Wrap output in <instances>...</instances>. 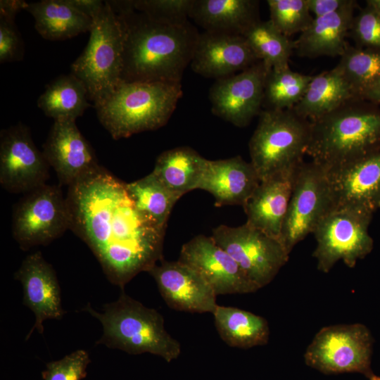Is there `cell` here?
Returning a JSON list of instances; mask_svg holds the SVG:
<instances>
[{"label": "cell", "instance_id": "cell-16", "mask_svg": "<svg viewBox=\"0 0 380 380\" xmlns=\"http://www.w3.org/2000/svg\"><path fill=\"white\" fill-rule=\"evenodd\" d=\"M147 272L154 279L160 294L172 310L191 313H212L217 303L210 284L184 263L163 258Z\"/></svg>", "mask_w": 380, "mask_h": 380}, {"label": "cell", "instance_id": "cell-1", "mask_svg": "<svg viewBox=\"0 0 380 380\" xmlns=\"http://www.w3.org/2000/svg\"><path fill=\"white\" fill-rule=\"evenodd\" d=\"M68 187L69 229L89 246L110 283L124 289L163 259L165 231L137 211L125 182L101 165Z\"/></svg>", "mask_w": 380, "mask_h": 380}, {"label": "cell", "instance_id": "cell-34", "mask_svg": "<svg viewBox=\"0 0 380 380\" xmlns=\"http://www.w3.org/2000/svg\"><path fill=\"white\" fill-rule=\"evenodd\" d=\"M267 4L270 20L288 37L305 31L314 18L306 0H268Z\"/></svg>", "mask_w": 380, "mask_h": 380}, {"label": "cell", "instance_id": "cell-9", "mask_svg": "<svg viewBox=\"0 0 380 380\" xmlns=\"http://www.w3.org/2000/svg\"><path fill=\"white\" fill-rule=\"evenodd\" d=\"M70 229V213L60 185L45 184L24 194L14 207L12 232L23 251L46 246Z\"/></svg>", "mask_w": 380, "mask_h": 380}, {"label": "cell", "instance_id": "cell-38", "mask_svg": "<svg viewBox=\"0 0 380 380\" xmlns=\"http://www.w3.org/2000/svg\"><path fill=\"white\" fill-rule=\"evenodd\" d=\"M23 42L14 18L0 15V63L21 60Z\"/></svg>", "mask_w": 380, "mask_h": 380}, {"label": "cell", "instance_id": "cell-43", "mask_svg": "<svg viewBox=\"0 0 380 380\" xmlns=\"http://www.w3.org/2000/svg\"><path fill=\"white\" fill-rule=\"evenodd\" d=\"M370 380H380V377L379 376H375L374 374H370L369 376Z\"/></svg>", "mask_w": 380, "mask_h": 380}, {"label": "cell", "instance_id": "cell-21", "mask_svg": "<svg viewBox=\"0 0 380 380\" xmlns=\"http://www.w3.org/2000/svg\"><path fill=\"white\" fill-rule=\"evenodd\" d=\"M298 166L261 181L243 206L246 223L279 241Z\"/></svg>", "mask_w": 380, "mask_h": 380}, {"label": "cell", "instance_id": "cell-36", "mask_svg": "<svg viewBox=\"0 0 380 380\" xmlns=\"http://www.w3.org/2000/svg\"><path fill=\"white\" fill-rule=\"evenodd\" d=\"M349 33L356 46L380 51V11L367 5L354 16Z\"/></svg>", "mask_w": 380, "mask_h": 380}, {"label": "cell", "instance_id": "cell-26", "mask_svg": "<svg viewBox=\"0 0 380 380\" xmlns=\"http://www.w3.org/2000/svg\"><path fill=\"white\" fill-rule=\"evenodd\" d=\"M25 10L34 18V27L44 39L65 40L90 32L93 20L73 7L68 0L27 3Z\"/></svg>", "mask_w": 380, "mask_h": 380}, {"label": "cell", "instance_id": "cell-3", "mask_svg": "<svg viewBox=\"0 0 380 380\" xmlns=\"http://www.w3.org/2000/svg\"><path fill=\"white\" fill-rule=\"evenodd\" d=\"M310 122L306 154L325 170L380 150V108L374 103L353 99Z\"/></svg>", "mask_w": 380, "mask_h": 380}, {"label": "cell", "instance_id": "cell-23", "mask_svg": "<svg viewBox=\"0 0 380 380\" xmlns=\"http://www.w3.org/2000/svg\"><path fill=\"white\" fill-rule=\"evenodd\" d=\"M356 1L341 10L314 17L308 28L294 42V51L300 57L341 56L348 46Z\"/></svg>", "mask_w": 380, "mask_h": 380}, {"label": "cell", "instance_id": "cell-32", "mask_svg": "<svg viewBox=\"0 0 380 380\" xmlns=\"http://www.w3.org/2000/svg\"><path fill=\"white\" fill-rule=\"evenodd\" d=\"M242 36L258 59L262 61L269 69L289 66L294 51V42L282 34L270 20H258Z\"/></svg>", "mask_w": 380, "mask_h": 380}, {"label": "cell", "instance_id": "cell-4", "mask_svg": "<svg viewBox=\"0 0 380 380\" xmlns=\"http://www.w3.org/2000/svg\"><path fill=\"white\" fill-rule=\"evenodd\" d=\"M103 326V335L96 344L119 349L131 355L148 353L167 362L178 358L179 342L165 329L163 315L127 295L121 289L118 298L97 312L88 303L82 309Z\"/></svg>", "mask_w": 380, "mask_h": 380}, {"label": "cell", "instance_id": "cell-19", "mask_svg": "<svg viewBox=\"0 0 380 380\" xmlns=\"http://www.w3.org/2000/svg\"><path fill=\"white\" fill-rule=\"evenodd\" d=\"M258 61L242 35L205 31L199 33L190 65L194 72L217 80Z\"/></svg>", "mask_w": 380, "mask_h": 380}, {"label": "cell", "instance_id": "cell-29", "mask_svg": "<svg viewBox=\"0 0 380 380\" xmlns=\"http://www.w3.org/2000/svg\"><path fill=\"white\" fill-rule=\"evenodd\" d=\"M84 84L73 74L49 83L37 99L38 107L54 121H75L90 106Z\"/></svg>", "mask_w": 380, "mask_h": 380}, {"label": "cell", "instance_id": "cell-20", "mask_svg": "<svg viewBox=\"0 0 380 380\" xmlns=\"http://www.w3.org/2000/svg\"><path fill=\"white\" fill-rule=\"evenodd\" d=\"M14 278L23 289V304L35 315L34 326L27 335V340L34 329L43 334V322L46 319H61L65 315L61 306V289L56 272L38 251L28 255L22 262Z\"/></svg>", "mask_w": 380, "mask_h": 380}, {"label": "cell", "instance_id": "cell-39", "mask_svg": "<svg viewBox=\"0 0 380 380\" xmlns=\"http://www.w3.org/2000/svg\"><path fill=\"white\" fill-rule=\"evenodd\" d=\"M313 17H320L337 12L351 4L354 0H306Z\"/></svg>", "mask_w": 380, "mask_h": 380}, {"label": "cell", "instance_id": "cell-25", "mask_svg": "<svg viewBox=\"0 0 380 380\" xmlns=\"http://www.w3.org/2000/svg\"><path fill=\"white\" fill-rule=\"evenodd\" d=\"M207 160L191 147H176L158 156L151 173L181 198L189 191L198 189Z\"/></svg>", "mask_w": 380, "mask_h": 380}, {"label": "cell", "instance_id": "cell-22", "mask_svg": "<svg viewBox=\"0 0 380 380\" xmlns=\"http://www.w3.org/2000/svg\"><path fill=\"white\" fill-rule=\"evenodd\" d=\"M260 180L251 162L240 156L222 160H207L198 189L215 198V205H241L251 198Z\"/></svg>", "mask_w": 380, "mask_h": 380}, {"label": "cell", "instance_id": "cell-14", "mask_svg": "<svg viewBox=\"0 0 380 380\" xmlns=\"http://www.w3.org/2000/svg\"><path fill=\"white\" fill-rule=\"evenodd\" d=\"M269 69L259 61L240 72L217 80L210 89L211 110L238 127H244L261 113Z\"/></svg>", "mask_w": 380, "mask_h": 380}, {"label": "cell", "instance_id": "cell-37", "mask_svg": "<svg viewBox=\"0 0 380 380\" xmlns=\"http://www.w3.org/2000/svg\"><path fill=\"white\" fill-rule=\"evenodd\" d=\"M91 360L84 350H75L63 358L46 365L42 372L44 380H82L87 376V368Z\"/></svg>", "mask_w": 380, "mask_h": 380}, {"label": "cell", "instance_id": "cell-15", "mask_svg": "<svg viewBox=\"0 0 380 380\" xmlns=\"http://www.w3.org/2000/svg\"><path fill=\"white\" fill-rule=\"evenodd\" d=\"M178 260L196 271L217 296L249 293L259 290L211 236L198 234L183 244Z\"/></svg>", "mask_w": 380, "mask_h": 380}, {"label": "cell", "instance_id": "cell-40", "mask_svg": "<svg viewBox=\"0 0 380 380\" xmlns=\"http://www.w3.org/2000/svg\"><path fill=\"white\" fill-rule=\"evenodd\" d=\"M77 11L93 18L101 10L104 1L98 0H68Z\"/></svg>", "mask_w": 380, "mask_h": 380}, {"label": "cell", "instance_id": "cell-11", "mask_svg": "<svg viewBox=\"0 0 380 380\" xmlns=\"http://www.w3.org/2000/svg\"><path fill=\"white\" fill-rule=\"evenodd\" d=\"M371 336L360 324L324 327L304 354L305 364L324 374L369 372Z\"/></svg>", "mask_w": 380, "mask_h": 380}, {"label": "cell", "instance_id": "cell-31", "mask_svg": "<svg viewBox=\"0 0 380 380\" xmlns=\"http://www.w3.org/2000/svg\"><path fill=\"white\" fill-rule=\"evenodd\" d=\"M336 68L349 85L355 99L380 84V51L348 45Z\"/></svg>", "mask_w": 380, "mask_h": 380}, {"label": "cell", "instance_id": "cell-2", "mask_svg": "<svg viewBox=\"0 0 380 380\" xmlns=\"http://www.w3.org/2000/svg\"><path fill=\"white\" fill-rule=\"evenodd\" d=\"M109 1L125 27L122 82H181L199 35L196 28L189 21L151 20L135 11L130 1Z\"/></svg>", "mask_w": 380, "mask_h": 380}, {"label": "cell", "instance_id": "cell-12", "mask_svg": "<svg viewBox=\"0 0 380 380\" xmlns=\"http://www.w3.org/2000/svg\"><path fill=\"white\" fill-rule=\"evenodd\" d=\"M332 206L325 169L313 161L302 162L296 169L281 235V242L289 254L298 243L313 233Z\"/></svg>", "mask_w": 380, "mask_h": 380}, {"label": "cell", "instance_id": "cell-30", "mask_svg": "<svg viewBox=\"0 0 380 380\" xmlns=\"http://www.w3.org/2000/svg\"><path fill=\"white\" fill-rule=\"evenodd\" d=\"M126 189L137 211L157 228L165 230L170 213L180 198L168 190L151 172L126 183Z\"/></svg>", "mask_w": 380, "mask_h": 380}, {"label": "cell", "instance_id": "cell-27", "mask_svg": "<svg viewBox=\"0 0 380 380\" xmlns=\"http://www.w3.org/2000/svg\"><path fill=\"white\" fill-rule=\"evenodd\" d=\"M355 99L340 71L334 67L312 76L300 101L292 108L299 117L313 121Z\"/></svg>", "mask_w": 380, "mask_h": 380}, {"label": "cell", "instance_id": "cell-5", "mask_svg": "<svg viewBox=\"0 0 380 380\" xmlns=\"http://www.w3.org/2000/svg\"><path fill=\"white\" fill-rule=\"evenodd\" d=\"M182 96L181 82H121L95 108L101 124L118 140L164 126Z\"/></svg>", "mask_w": 380, "mask_h": 380}, {"label": "cell", "instance_id": "cell-18", "mask_svg": "<svg viewBox=\"0 0 380 380\" xmlns=\"http://www.w3.org/2000/svg\"><path fill=\"white\" fill-rule=\"evenodd\" d=\"M325 170L332 207L357 208L372 213L380 208V150Z\"/></svg>", "mask_w": 380, "mask_h": 380}, {"label": "cell", "instance_id": "cell-41", "mask_svg": "<svg viewBox=\"0 0 380 380\" xmlns=\"http://www.w3.org/2000/svg\"><path fill=\"white\" fill-rule=\"evenodd\" d=\"M27 3L21 0H1L0 15L14 18L21 10H25Z\"/></svg>", "mask_w": 380, "mask_h": 380}, {"label": "cell", "instance_id": "cell-8", "mask_svg": "<svg viewBox=\"0 0 380 380\" xmlns=\"http://www.w3.org/2000/svg\"><path fill=\"white\" fill-rule=\"evenodd\" d=\"M372 217V213L365 210L332 207L312 233L317 241L313 256L318 270L327 273L339 260L353 267L370 253L373 240L368 227Z\"/></svg>", "mask_w": 380, "mask_h": 380}, {"label": "cell", "instance_id": "cell-28", "mask_svg": "<svg viewBox=\"0 0 380 380\" xmlns=\"http://www.w3.org/2000/svg\"><path fill=\"white\" fill-rule=\"evenodd\" d=\"M212 315L220 337L229 346L248 349L268 343L270 327L264 317L236 307L218 305Z\"/></svg>", "mask_w": 380, "mask_h": 380}, {"label": "cell", "instance_id": "cell-24", "mask_svg": "<svg viewBox=\"0 0 380 380\" xmlns=\"http://www.w3.org/2000/svg\"><path fill=\"white\" fill-rule=\"evenodd\" d=\"M189 18L205 31L242 35L260 20L256 0H193Z\"/></svg>", "mask_w": 380, "mask_h": 380}, {"label": "cell", "instance_id": "cell-35", "mask_svg": "<svg viewBox=\"0 0 380 380\" xmlns=\"http://www.w3.org/2000/svg\"><path fill=\"white\" fill-rule=\"evenodd\" d=\"M193 0L130 1L132 8L155 21L184 23L188 20Z\"/></svg>", "mask_w": 380, "mask_h": 380}, {"label": "cell", "instance_id": "cell-6", "mask_svg": "<svg viewBox=\"0 0 380 380\" xmlns=\"http://www.w3.org/2000/svg\"><path fill=\"white\" fill-rule=\"evenodd\" d=\"M88 43L71 65V73L85 85L94 107L102 103L122 82L125 27L109 1L93 18Z\"/></svg>", "mask_w": 380, "mask_h": 380}, {"label": "cell", "instance_id": "cell-7", "mask_svg": "<svg viewBox=\"0 0 380 380\" xmlns=\"http://www.w3.org/2000/svg\"><path fill=\"white\" fill-rule=\"evenodd\" d=\"M310 132V122L292 109L262 110L248 144L260 182L303 162Z\"/></svg>", "mask_w": 380, "mask_h": 380}, {"label": "cell", "instance_id": "cell-33", "mask_svg": "<svg viewBox=\"0 0 380 380\" xmlns=\"http://www.w3.org/2000/svg\"><path fill=\"white\" fill-rule=\"evenodd\" d=\"M312 77L294 72L289 66L270 69L265 80L262 106L265 110L292 109L305 94Z\"/></svg>", "mask_w": 380, "mask_h": 380}, {"label": "cell", "instance_id": "cell-13", "mask_svg": "<svg viewBox=\"0 0 380 380\" xmlns=\"http://www.w3.org/2000/svg\"><path fill=\"white\" fill-rule=\"evenodd\" d=\"M50 165L21 122L0 134V184L10 193L26 194L49 179Z\"/></svg>", "mask_w": 380, "mask_h": 380}, {"label": "cell", "instance_id": "cell-17", "mask_svg": "<svg viewBox=\"0 0 380 380\" xmlns=\"http://www.w3.org/2000/svg\"><path fill=\"white\" fill-rule=\"evenodd\" d=\"M42 148L60 186H69L101 166L75 121H54Z\"/></svg>", "mask_w": 380, "mask_h": 380}, {"label": "cell", "instance_id": "cell-10", "mask_svg": "<svg viewBox=\"0 0 380 380\" xmlns=\"http://www.w3.org/2000/svg\"><path fill=\"white\" fill-rule=\"evenodd\" d=\"M211 237L259 289L270 284L289 260L281 241L246 222L238 227L221 224L213 229Z\"/></svg>", "mask_w": 380, "mask_h": 380}, {"label": "cell", "instance_id": "cell-42", "mask_svg": "<svg viewBox=\"0 0 380 380\" xmlns=\"http://www.w3.org/2000/svg\"><path fill=\"white\" fill-rule=\"evenodd\" d=\"M364 100L375 104H380V84L371 90L365 97Z\"/></svg>", "mask_w": 380, "mask_h": 380}]
</instances>
